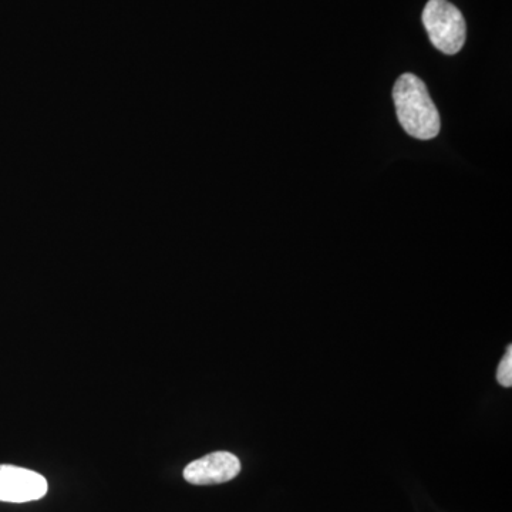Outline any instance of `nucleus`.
Wrapping results in <instances>:
<instances>
[{
  "instance_id": "nucleus-1",
  "label": "nucleus",
  "mask_w": 512,
  "mask_h": 512,
  "mask_svg": "<svg viewBox=\"0 0 512 512\" xmlns=\"http://www.w3.org/2000/svg\"><path fill=\"white\" fill-rule=\"evenodd\" d=\"M393 101L400 126L409 136L424 141L439 136V110L423 80L412 73L400 76L393 87Z\"/></svg>"
},
{
  "instance_id": "nucleus-4",
  "label": "nucleus",
  "mask_w": 512,
  "mask_h": 512,
  "mask_svg": "<svg viewBox=\"0 0 512 512\" xmlns=\"http://www.w3.org/2000/svg\"><path fill=\"white\" fill-rule=\"evenodd\" d=\"M241 473V461L228 451H215L192 461L184 468V478L194 485L224 484Z\"/></svg>"
},
{
  "instance_id": "nucleus-5",
  "label": "nucleus",
  "mask_w": 512,
  "mask_h": 512,
  "mask_svg": "<svg viewBox=\"0 0 512 512\" xmlns=\"http://www.w3.org/2000/svg\"><path fill=\"white\" fill-rule=\"evenodd\" d=\"M497 380L501 386H512V346H508L507 353H505L503 360L498 365Z\"/></svg>"
},
{
  "instance_id": "nucleus-2",
  "label": "nucleus",
  "mask_w": 512,
  "mask_h": 512,
  "mask_svg": "<svg viewBox=\"0 0 512 512\" xmlns=\"http://www.w3.org/2000/svg\"><path fill=\"white\" fill-rule=\"evenodd\" d=\"M423 25L431 43L444 55H456L466 43L467 26L460 10L447 0H430L423 10Z\"/></svg>"
},
{
  "instance_id": "nucleus-3",
  "label": "nucleus",
  "mask_w": 512,
  "mask_h": 512,
  "mask_svg": "<svg viewBox=\"0 0 512 512\" xmlns=\"http://www.w3.org/2000/svg\"><path fill=\"white\" fill-rule=\"evenodd\" d=\"M46 478L28 468L0 464V501L23 504L37 501L47 493Z\"/></svg>"
}]
</instances>
